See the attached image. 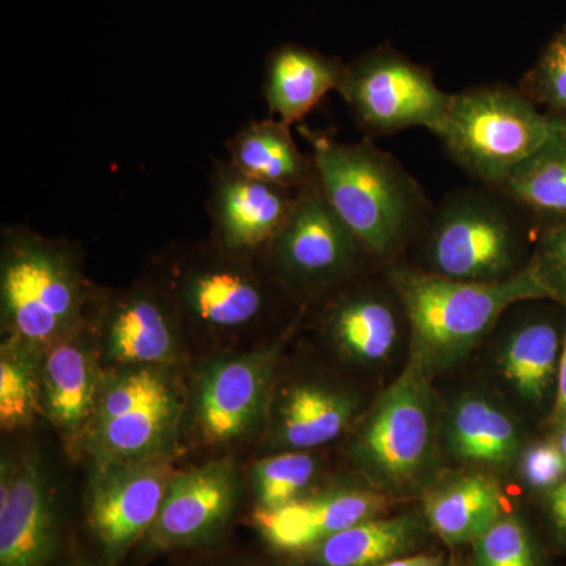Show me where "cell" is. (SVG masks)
I'll use <instances>...</instances> for the list:
<instances>
[{
    "label": "cell",
    "mask_w": 566,
    "mask_h": 566,
    "mask_svg": "<svg viewBox=\"0 0 566 566\" xmlns=\"http://www.w3.org/2000/svg\"><path fill=\"white\" fill-rule=\"evenodd\" d=\"M324 199L376 263H398L434 205L394 155L371 139L340 142L300 125Z\"/></svg>",
    "instance_id": "6da1fadb"
},
{
    "label": "cell",
    "mask_w": 566,
    "mask_h": 566,
    "mask_svg": "<svg viewBox=\"0 0 566 566\" xmlns=\"http://www.w3.org/2000/svg\"><path fill=\"white\" fill-rule=\"evenodd\" d=\"M409 329V360L433 378L475 348L502 316L528 301H547L532 268L499 282H465L406 263L385 268Z\"/></svg>",
    "instance_id": "7a4b0ae2"
},
{
    "label": "cell",
    "mask_w": 566,
    "mask_h": 566,
    "mask_svg": "<svg viewBox=\"0 0 566 566\" xmlns=\"http://www.w3.org/2000/svg\"><path fill=\"white\" fill-rule=\"evenodd\" d=\"M96 294L73 244L25 226L0 234V312L6 340L43 353L91 322Z\"/></svg>",
    "instance_id": "3957f363"
},
{
    "label": "cell",
    "mask_w": 566,
    "mask_h": 566,
    "mask_svg": "<svg viewBox=\"0 0 566 566\" xmlns=\"http://www.w3.org/2000/svg\"><path fill=\"white\" fill-rule=\"evenodd\" d=\"M566 129L520 87L475 85L450 93L433 133L472 181L499 189L517 167Z\"/></svg>",
    "instance_id": "277c9868"
},
{
    "label": "cell",
    "mask_w": 566,
    "mask_h": 566,
    "mask_svg": "<svg viewBox=\"0 0 566 566\" xmlns=\"http://www.w3.org/2000/svg\"><path fill=\"white\" fill-rule=\"evenodd\" d=\"M531 219L501 191L461 186L434 205L420 233V270L465 282H499L527 266Z\"/></svg>",
    "instance_id": "5b68a950"
},
{
    "label": "cell",
    "mask_w": 566,
    "mask_h": 566,
    "mask_svg": "<svg viewBox=\"0 0 566 566\" xmlns=\"http://www.w3.org/2000/svg\"><path fill=\"white\" fill-rule=\"evenodd\" d=\"M353 455L387 494L424 486L438 457L436 398L428 376L406 365L365 417Z\"/></svg>",
    "instance_id": "8992f818"
},
{
    "label": "cell",
    "mask_w": 566,
    "mask_h": 566,
    "mask_svg": "<svg viewBox=\"0 0 566 566\" xmlns=\"http://www.w3.org/2000/svg\"><path fill=\"white\" fill-rule=\"evenodd\" d=\"M181 408L166 368H122L103 378L85 446L96 465L170 455Z\"/></svg>",
    "instance_id": "52a82bcc"
},
{
    "label": "cell",
    "mask_w": 566,
    "mask_h": 566,
    "mask_svg": "<svg viewBox=\"0 0 566 566\" xmlns=\"http://www.w3.org/2000/svg\"><path fill=\"white\" fill-rule=\"evenodd\" d=\"M156 285L178 318L218 333L259 323L273 305V286H279L260 262L227 255L211 241L174 251L164 282Z\"/></svg>",
    "instance_id": "ba28073f"
},
{
    "label": "cell",
    "mask_w": 566,
    "mask_h": 566,
    "mask_svg": "<svg viewBox=\"0 0 566 566\" xmlns=\"http://www.w3.org/2000/svg\"><path fill=\"white\" fill-rule=\"evenodd\" d=\"M337 93L367 139L411 128L433 133L450 99L433 71L390 43L378 44L346 62Z\"/></svg>",
    "instance_id": "9c48e42d"
},
{
    "label": "cell",
    "mask_w": 566,
    "mask_h": 566,
    "mask_svg": "<svg viewBox=\"0 0 566 566\" xmlns=\"http://www.w3.org/2000/svg\"><path fill=\"white\" fill-rule=\"evenodd\" d=\"M365 260L371 259L315 180L297 191L289 222L260 264L281 289L324 297L357 279Z\"/></svg>",
    "instance_id": "30bf717a"
},
{
    "label": "cell",
    "mask_w": 566,
    "mask_h": 566,
    "mask_svg": "<svg viewBox=\"0 0 566 566\" xmlns=\"http://www.w3.org/2000/svg\"><path fill=\"white\" fill-rule=\"evenodd\" d=\"M296 197L297 191L240 172L229 159H212L205 203L211 243L234 259L262 262Z\"/></svg>",
    "instance_id": "8fae6325"
},
{
    "label": "cell",
    "mask_w": 566,
    "mask_h": 566,
    "mask_svg": "<svg viewBox=\"0 0 566 566\" xmlns=\"http://www.w3.org/2000/svg\"><path fill=\"white\" fill-rule=\"evenodd\" d=\"M282 342L240 356L223 357L205 368L193 392V428L208 446L249 438L270 408Z\"/></svg>",
    "instance_id": "7c38bea8"
},
{
    "label": "cell",
    "mask_w": 566,
    "mask_h": 566,
    "mask_svg": "<svg viewBox=\"0 0 566 566\" xmlns=\"http://www.w3.org/2000/svg\"><path fill=\"white\" fill-rule=\"evenodd\" d=\"M175 474L170 455L98 465L88 491L87 516L107 556L122 560L145 538Z\"/></svg>",
    "instance_id": "4fadbf2b"
},
{
    "label": "cell",
    "mask_w": 566,
    "mask_h": 566,
    "mask_svg": "<svg viewBox=\"0 0 566 566\" xmlns=\"http://www.w3.org/2000/svg\"><path fill=\"white\" fill-rule=\"evenodd\" d=\"M237 499L238 475L232 460L177 472L145 542L151 551L210 543L229 524Z\"/></svg>",
    "instance_id": "5bb4252c"
},
{
    "label": "cell",
    "mask_w": 566,
    "mask_h": 566,
    "mask_svg": "<svg viewBox=\"0 0 566 566\" xmlns=\"http://www.w3.org/2000/svg\"><path fill=\"white\" fill-rule=\"evenodd\" d=\"M59 547L57 510L36 455L2 461L0 566H48Z\"/></svg>",
    "instance_id": "9a60e30c"
},
{
    "label": "cell",
    "mask_w": 566,
    "mask_h": 566,
    "mask_svg": "<svg viewBox=\"0 0 566 566\" xmlns=\"http://www.w3.org/2000/svg\"><path fill=\"white\" fill-rule=\"evenodd\" d=\"M103 349L120 367H166L178 345V316L156 283L98 296Z\"/></svg>",
    "instance_id": "2e32d148"
},
{
    "label": "cell",
    "mask_w": 566,
    "mask_h": 566,
    "mask_svg": "<svg viewBox=\"0 0 566 566\" xmlns=\"http://www.w3.org/2000/svg\"><path fill=\"white\" fill-rule=\"evenodd\" d=\"M389 505V494L378 488L335 486L281 509H256L252 521L274 549L304 554L345 528L381 516Z\"/></svg>",
    "instance_id": "e0dca14e"
},
{
    "label": "cell",
    "mask_w": 566,
    "mask_h": 566,
    "mask_svg": "<svg viewBox=\"0 0 566 566\" xmlns=\"http://www.w3.org/2000/svg\"><path fill=\"white\" fill-rule=\"evenodd\" d=\"M323 301L318 311L319 326L338 352L357 363L386 360L397 346L401 326L408 323L389 279L386 285L354 279L326 294Z\"/></svg>",
    "instance_id": "ac0fdd59"
},
{
    "label": "cell",
    "mask_w": 566,
    "mask_h": 566,
    "mask_svg": "<svg viewBox=\"0 0 566 566\" xmlns=\"http://www.w3.org/2000/svg\"><path fill=\"white\" fill-rule=\"evenodd\" d=\"M88 327L48 346L40 359L41 412L70 444L87 436L102 390Z\"/></svg>",
    "instance_id": "d6986e66"
},
{
    "label": "cell",
    "mask_w": 566,
    "mask_h": 566,
    "mask_svg": "<svg viewBox=\"0 0 566 566\" xmlns=\"http://www.w3.org/2000/svg\"><path fill=\"white\" fill-rule=\"evenodd\" d=\"M346 62L315 48L282 43L264 61L263 96L270 117L286 126L301 122L344 80Z\"/></svg>",
    "instance_id": "ffe728a7"
},
{
    "label": "cell",
    "mask_w": 566,
    "mask_h": 566,
    "mask_svg": "<svg viewBox=\"0 0 566 566\" xmlns=\"http://www.w3.org/2000/svg\"><path fill=\"white\" fill-rule=\"evenodd\" d=\"M423 516L447 546L472 545L504 516L501 486L482 472L446 475L427 488Z\"/></svg>",
    "instance_id": "44dd1931"
},
{
    "label": "cell",
    "mask_w": 566,
    "mask_h": 566,
    "mask_svg": "<svg viewBox=\"0 0 566 566\" xmlns=\"http://www.w3.org/2000/svg\"><path fill=\"white\" fill-rule=\"evenodd\" d=\"M357 398L323 382H297L286 389L275 412L274 449L307 452L329 444L349 427L357 411Z\"/></svg>",
    "instance_id": "7402d4cb"
},
{
    "label": "cell",
    "mask_w": 566,
    "mask_h": 566,
    "mask_svg": "<svg viewBox=\"0 0 566 566\" xmlns=\"http://www.w3.org/2000/svg\"><path fill=\"white\" fill-rule=\"evenodd\" d=\"M229 161L240 172L301 191L316 180L314 159L294 140L292 128L274 117L244 123L226 142Z\"/></svg>",
    "instance_id": "603a6c76"
},
{
    "label": "cell",
    "mask_w": 566,
    "mask_h": 566,
    "mask_svg": "<svg viewBox=\"0 0 566 566\" xmlns=\"http://www.w3.org/2000/svg\"><path fill=\"white\" fill-rule=\"evenodd\" d=\"M416 513L374 517L345 528L304 553L316 566H379L415 551L428 531Z\"/></svg>",
    "instance_id": "cb8c5ba5"
},
{
    "label": "cell",
    "mask_w": 566,
    "mask_h": 566,
    "mask_svg": "<svg viewBox=\"0 0 566 566\" xmlns=\"http://www.w3.org/2000/svg\"><path fill=\"white\" fill-rule=\"evenodd\" d=\"M446 438L453 455L468 463L505 468L521 455L515 420L482 395H464L453 405L447 416Z\"/></svg>",
    "instance_id": "d4e9b609"
},
{
    "label": "cell",
    "mask_w": 566,
    "mask_h": 566,
    "mask_svg": "<svg viewBox=\"0 0 566 566\" xmlns=\"http://www.w3.org/2000/svg\"><path fill=\"white\" fill-rule=\"evenodd\" d=\"M535 229L566 222V129L506 178L497 189Z\"/></svg>",
    "instance_id": "484cf974"
},
{
    "label": "cell",
    "mask_w": 566,
    "mask_h": 566,
    "mask_svg": "<svg viewBox=\"0 0 566 566\" xmlns=\"http://www.w3.org/2000/svg\"><path fill=\"white\" fill-rule=\"evenodd\" d=\"M560 354V335L556 326L534 319L517 326L506 338L501 371L521 398L542 403L557 382Z\"/></svg>",
    "instance_id": "4316f807"
},
{
    "label": "cell",
    "mask_w": 566,
    "mask_h": 566,
    "mask_svg": "<svg viewBox=\"0 0 566 566\" xmlns=\"http://www.w3.org/2000/svg\"><path fill=\"white\" fill-rule=\"evenodd\" d=\"M41 352L3 338L0 354V424L25 427L41 411Z\"/></svg>",
    "instance_id": "83f0119b"
},
{
    "label": "cell",
    "mask_w": 566,
    "mask_h": 566,
    "mask_svg": "<svg viewBox=\"0 0 566 566\" xmlns=\"http://www.w3.org/2000/svg\"><path fill=\"white\" fill-rule=\"evenodd\" d=\"M318 463L308 452H281L252 468L256 509L275 510L303 497L314 483Z\"/></svg>",
    "instance_id": "f1b7e54d"
},
{
    "label": "cell",
    "mask_w": 566,
    "mask_h": 566,
    "mask_svg": "<svg viewBox=\"0 0 566 566\" xmlns=\"http://www.w3.org/2000/svg\"><path fill=\"white\" fill-rule=\"evenodd\" d=\"M517 87L539 109L566 122V24L543 48Z\"/></svg>",
    "instance_id": "f546056e"
},
{
    "label": "cell",
    "mask_w": 566,
    "mask_h": 566,
    "mask_svg": "<svg viewBox=\"0 0 566 566\" xmlns=\"http://www.w3.org/2000/svg\"><path fill=\"white\" fill-rule=\"evenodd\" d=\"M472 547L474 566H538L531 532L516 516H502Z\"/></svg>",
    "instance_id": "4dcf8cb0"
},
{
    "label": "cell",
    "mask_w": 566,
    "mask_h": 566,
    "mask_svg": "<svg viewBox=\"0 0 566 566\" xmlns=\"http://www.w3.org/2000/svg\"><path fill=\"white\" fill-rule=\"evenodd\" d=\"M528 266L546 300L566 308V222L536 230Z\"/></svg>",
    "instance_id": "1f68e13d"
},
{
    "label": "cell",
    "mask_w": 566,
    "mask_h": 566,
    "mask_svg": "<svg viewBox=\"0 0 566 566\" xmlns=\"http://www.w3.org/2000/svg\"><path fill=\"white\" fill-rule=\"evenodd\" d=\"M517 460L521 479L532 490L546 494L566 480V461L554 439L527 447Z\"/></svg>",
    "instance_id": "d6a6232c"
},
{
    "label": "cell",
    "mask_w": 566,
    "mask_h": 566,
    "mask_svg": "<svg viewBox=\"0 0 566 566\" xmlns=\"http://www.w3.org/2000/svg\"><path fill=\"white\" fill-rule=\"evenodd\" d=\"M546 506L558 536L566 545V480L546 493Z\"/></svg>",
    "instance_id": "836d02e7"
},
{
    "label": "cell",
    "mask_w": 566,
    "mask_h": 566,
    "mask_svg": "<svg viewBox=\"0 0 566 566\" xmlns=\"http://www.w3.org/2000/svg\"><path fill=\"white\" fill-rule=\"evenodd\" d=\"M566 420V329L564 344H562L560 364H558V375L556 382V400H554L553 415L551 422L553 424L565 422Z\"/></svg>",
    "instance_id": "e575fe53"
},
{
    "label": "cell",
    "mask_w": 566,
    "mask_h": 566,
    "mask_svg": "<svg viewBox=\"0 0 566 566\" xmlns=\"http://www.w3.org/2000/svg\"><path fill=\"white\" fill-rule=\"evenodd\" d=\"M379 566H447V558L442 553L417 554V556L395 558Z\"/></svg>",
    "instance_id": "d590c367"
},
{
    "label": "cell",
    "mask_w": 566,
    "mask_h": 566,
    "mask_svg": "<svg viewBox=\"0 0 566 566\" xmlns=\"http://www.w3.org/2000/svg\"><path fill=\"white\" fill-rule=\"evenodd\" d=\"M556 433H554V442H556L558 449H560L562 455L566 461V420L565 422L554 424Z\"/></svg>",
    "instance_id": "8d00e7d4"
},
{
    "label": "cell",
    "mask_w": 566,
    "mask_h": 566,
    "mask_svg": "<svg viewBox=\"0 0 566 566\" xmlns=\"http://www.w3.org/2000/svg\"><path fill=\"white\" fill-rule=\"evenodd\" d=\"M77 566H93V565H88V564H81V565H77ZM96 566V565H95Z\"/></svg>",
    "instance_id": "74e56055"
},
{
    "label": "cell",
    "mask_w": 566,
    "mask_h": 566,
    "mask_svg": "<svg viewBox=\"0 0 566 566\" xmlns=\"http://www.w3.org/2000/svg\"><path fill=\"white\" fill-rule=\"evenodd\" d=\"M447 566H458L457 564H450V565H447Z\"/></svg>",
    "instance_id": "f35d334b"
},
{
    "label": "cell",
    "mask_w": 566,
    "mask_h": 566,
    "mask_svg": "<svg viewBox=\"0 0 566 566\" xmlns=\"http://www.w3.org/2000/svg\"><path fill=\"white\" fill-rule=\"evenodd\" d=\"M249 566H263V565H249Z\"/></svg>",
    "instance_id": "ab89813d"
}]
</instances>
